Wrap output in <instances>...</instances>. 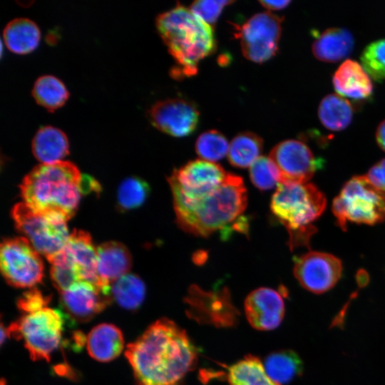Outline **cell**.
<instances>
[{
	"label": "cell",
	"instance_id": "cell-8",
	"mask_svg": "<svg viewBox=\"0 0 385 385\" xmlns=\"http://www.w3.org/2000/svg\"><path fill=\"white\" fill-rule=\"evenodd\" d=\"M11 213L16 228L48 262L64 249L70 235L65 220L37 213L24 202L14 205Z\"/></svg>",
	"mask_w": 385,
	"mask_h": 385
},
{
	"label": "cell",
	"instance_id": "cell-4",
	"mask_svg": "<svg viewBox=\"0 0 385 385\" xmlns=\"http://www.w3.org/2000/svg\"><path fill=\"white\" fill-rule=\"evenodd\" d=\"M155 24L178 63L173 74L186 76L195 74L198 63L215 48L212 26L182 5L160 14Z\"/></svg>",
	"mask_w": 385,
	"mask_h": 385
},
{
	"label": "cell",
	"instance_id": "cell-42",
	"mask_svg": "<svg viewBox=\"0 0 385 385\" xmlns=\"http://www.w3.org/2000/svg\"><path fill=\"white\" fill-rule=\"evenodd\" d=\"M9 337L7 328L4 327V324H1V344L4 342V340Z\"/></svg>",
	"mask_w": 385,
	"mask_h": 385
},
{
	"label": "cell",
	"instance_id": "cell-17",
	"mask_svg": "<svg viewBox=\"0 0 385 385\" xmlns=\"http://www.w3.org/2000/svg\"><path fill=\"white\" fill-rule=\"evenodd\" d=\"M63 250L76 270L81 282H88L106 295L111 296L104 291L98 277L97 248L88 232L74 230L70 234Z\"/></svg>",
	"mask_w": 385,
	"mask_h": 385
},
{
	"label": "cell",
	"instance_id": "cell-18",
	"mask_svg": "<svg viewBox=\"0 0 385 385\" xmlns=\"http://www.w3.org/2000/svg\"><path fill=\"white\" fill-rule=\"evenodd\" d=\"M97 255L98 277L104 291L111 295L112 284L129 272L132 265L131 255L124 245L115 241L98 246Z\"/></svg>",
	"mask_w": 385,
	"mask_h": 385
},
{
	"label": "cell",
	"instance_id": "cell-16",
	"mask_svg": "<svg viewBox=\"0 0 385 385\" xmlns=\"http://www.w3.org/2000/svg\"><path fill=\"white\" fill-rule=\"evenodd\" d=\"M61 302L66 313L74 321L85 322L104 309L111 296L86 282H79L61 292Z\"/></svg>",
	"mask_w": 385,
	"mask_h": 385
},
{
	"label": "cell",
	"instance_id": "cell-23",
	"mask_svg": "<svg viewBox=\"0 0 385 385\" xmlns=\"http://www.w3.org/2000/svg\"><path fill=\"white\" fill-rule=\"evenodd\" d=\"M41 33L38 26L27 18H16L9 21L3 31L6 47L12 52L25 54L38 46Z\"/></svg>",
	"mask_w": 385,
	"mask_h": 385
},
{
	"label": "cell",
	"instance_id": "cell-19",
	"mask_svg": "<svg viewBox=\"0 0 385 385\" xmlns=\"http://www.w3.org/2000/svg\"><path fill=\"white\" fill-rule=\"evenodd\" d=\"M332 82L339 95L354 99L366 98L373 91L370 76L361 64L351 59H346L340 64Z\"/></svg>",
	"mask_w": 385,
	"mask_h": 385
},
{
	"label": "cell",
	"instance_id": "cell-28",
	"mask_svg": "<svg viewBox=\"0 0 385 385\" xmlns=\"http://www.w3.org/2000/svg\"><path fill=\"white\" fill-rule=\"evenodd\" d=\"M111 292L121 307L133 310L142 304L145 296V286L138 275L128 273L112 284Z\"/></svg>",
	"mask_w": 385,
	"mask_h": 385
},
{
	"label": "cell",
	"instance_id": "cell-29",
	"mask_svg": "<svg viewBox=\"0 0 385 385\" xmlns=\"http://www.w3.org/2000/svg\"><path fill=\"white\" fill-rule=\"evenodd\" d=\"M32 95L37 103L51 111L61 107L68 98L65 85L51 75L41 76L35 81Z\"/></svg>",
	"mask_w": 385,
	"mask_h": 385
},
{
	"label": "cell",
	"instance_id": "cell-39",
	"mask_svg": "<svg viewBox=\"0 0 385 385\" xmlns=\"http://www.w3.org/2000/svg\"><path fill=\"white\" fill-rule=\"evenodd\" d=\"M262 6L269 10H279L285 8L290 1H260Z\"/></svg>",
	"mask_w": 385,
	"mask_h": 385
},
{
	"label": "cell",
	"instance_id": "cell-30",
	"mask_svg": "<svg viewBox=\"0 0 385 385\" xmlns=\"http://www.w3.org/2000/svg\"><path fill=\"white\" fill-rule=\"evenodd\" d=\"M148 184L138 177H130L120 184L117 192L118 205L121 210H129L142 205L147 199Z\"/></svg>",
	"mask_w": 385,
	"mask_h": 385
},
{
	"label": "cell",
	"instance_id": "cell-35",
	"mask_svg": "<svg viewBox=\"0 0 385 385\" xmlns=\"http://www.w3.org/2000/svg\"><path fill=\"white\" fill-rule=\"evenodd\" d=\"M232 3V1L197 0L193 1L189 9L200 19L212 26L218 19L223 8Z\"/></svg>",
	"mask_w": 385,
	"mask_h": 385
},
{
	"label": "cell",
	"instance_id": "cell-6",
	"mask_svg": "<svg viewBox=\"0 0 385 385\" xmlns=\"http://www.w3.org/2000/svg\"><path fill=\"white\" fill-rule=\"evenodd\" d=\"M338 226L346 230L348 222L374 225L385 220V192L377 189L366 175L352 177L332 202Z\"/></svg>",
	"mask_w": 385,
	"mask_h": 385
},
{
	"label": "cell",
	"instance_id": "cell-12",
	"mask_svg": "<svg viewBox=\"0 0 385 385\" xmlns=\"http://www.w3.org/2000/svg\"><path fill=\"white\" fill-rule=\"evenodd\" d=\"M293 272L303 288L322 294L331 289L339 280L342 265L332 254L310 251L296 258Z\"/></svg>",
	"mask_w": 385,
	"mask_h": 385
},
{
	"label": "cell",
	"instance_id": "cell-34",
	"mask_svg": "<svg viewBox=\"0 0 385 385\" xmlns=\"http://www.w3.org/2000/svg\"><path fill=\"white\" fill-rule=\"evenodd\" d=\"M361 66L374 80H385V38L368 44L361 54Z\"/></svg>",
	"mask_w": 385,
	"mask_h": 385
},
{
	"label": "cell",
	"instance_id": "cell-22",
	"mask_svg": "<svg viewBox=\"0 0 385 385\" xmlns=\"http://www.w3.org/2000/svg\"><path fill=\"white\" fill-rule=\"evenodd\" d=\"M34 157L41 163L61 161L68 154V141L65 133L53 126H43L32 140Z\"/></svg>",
	"mask_w": 385,
	"mask_h": 385
},
{
	"label": "cell",
	"instance_id": "cell-20",
	"mask_svg": "<svg viewBox=\"0 0 385 385\" xmlns=\"http://www.w3.org/2000/svg\"><path fill=\"white\" fill-rule=\"evenodd\" d=\"M354 45L352 34L344 28H329L320 33L312 44L314 56L319 60L334 63L347 57Z\"/></svg>",
	"mask_w": 385,
	"mask_h": 385
},
{
	"label": "cell",
	"instance_id": "cell-14",
	"mask_svg": "<svg viewBox=\"0 0 385 385\" xmlns=\"http://www.w3.org/2000/svg\"><path fill=\"white\" fill-rule=\"evenodd\" d=\"M148 118L160 131L174 137H185L197 128L199 111L190 101L169 98L153 104L148 111Z\"/></svg>",
	"mask_w": 385,
	"mask_h": 385
},
{
	"label": "cell",
	"instance_id": "cell-31",
	"mask_svg": "<svg viewBox=\"0 0 385 385\" xmlns=\"http://www.w3.org/2000/svg\"><path fill=\"white\" fill-rule=\"evenodd\" d=\"M229 143L218 130H210L200 134L195 143V151L203 160L215 163L227 155Z\"/></svg>",
	"mask_w": 385,
	"mask_h": 385
},
{
	"label": "cell",
	"instance_id": "cell-32",
	"mask_svg": "<svg viewBox=\"0 0 385 385\" xmlns=\"http://www.w3.org/2000/svg\"><path fill=\"white\" fill-rule=\"evenodd\" d=\"M252 184L260 190H269L280 183L279 172L270 157H259L250 167Z\"/></svg>",
	"mask_w": 385,
	"mask_h": 385
},
{
	"label": "cell",
	"instance_id": "cell-26",
	"mask_svg": "<svg viewBox=\"0 0 385 385\" xmlns=\"http://www.w3.org/2000/svg\"><path fill=\"white\" fill-rule=\"evenodd\" d=\"M229 385H280L267 374L256 356L247 355L228 367Z\"/></svg>",
	"mask_w": 385,
	"mask_h": 385
},
{
	"label": "cell",
	"instance_id": "cell-36",
	"mask_svg": "<svg viewBox=\"0 0 385 385\" xmlns=\"http://www.w3.org/2000/svg\"><path fill=\"white\" fill-rule=\"evenodd\" d=\"M48 302V297L44 296L38 289H33L23 294L18 300L17 305L26 314L46 307Z\"/></svg>",
	"mask_w": 385,
	"mask_h": 385
},
{
	"label": "cell",
	"instance_id": "cell-24",
	"mask_svg": "<svg viewBox=\"0 0 385 385\" xmlns=\"http://www.w3.org/2000/svg\"><path fill=\"white\" fill-rule=\"evenodd\" d=\"M318 115L325 128L339 131L350 124L353 117V108L349 101L343 96L331 93L322 99Z\"/></svg>",
	"mask_w": 385,
	"mask_h": 385
},
{
	"label": "cell",
	"instance_id": "cell-9",
	"mask_svg": "<svg viewBox=\"0 0 385 385\" xmlns=\"http://www.w3.org/2000/svg\"><path fill=\"white\" fill-rule=\"evenodd\" d=\"M0 266L7 282L16 287H32L43 276L40 254L23 237L6 239L1 243Z\"/></svg>",
	"mask_w": 385,
	"mask_h": 385
},
{
	"label": "cell",
	"instance_id": "cell-37",
	"mask_svg": "<svg viewBox=\"0 0 385 385\" xmlns=\"http://www.w3.org/2000/svg\"><path fill=\"white\" fill-rule=\"evenodd\" d=\"M366 177L374 187L385 192V158L375 163Z\"/></svg>",
	"mask_w": 385,
	"mask_h": 385
},
{
	"label": "cell",
	"instance_id": "cell-38",
	"mask_svg": "<svg viewBox=\"0 0 385 385\" xmlns=\"http://www.w3.org/2000/svg\"><path fill=\"white\" fill-rule=\"evenodd\" d=\"M352 298V295L351 296L350 300ZM350 300L344 304L343 308L340 310V312L335 316V317L333 319L332 323H331V327H340L342 328V326L344 325V317L346 316V314L347 312L348 307L350 302Z\"/></svg>",
	"mask_w": 385,
	"mask_h": 385
},
{
	"label": "cell",
	"instance_id": "cell-1",
	"mask_svg": "<svg viewBox=\"0 0 385 385\" xmlns=\"http://www.w3.org/2000/svg\"><path fill=\"white\" fill-rule=\"evenodd\" d=\"M138 385H180L196 366L197 351L186 332L162 318L127 346Z\"/></svg>",
	"mask_w": 385,
	"mask_h": 385
},
{
	"label": "cell",
	"instance_id": "cell-11",
	"mask_svg": "<svg viewBox=\"0 0 385 385\" xmlns=\"http://www.w3.org/2000/svg\"><path fill=\"white\" fill-rule=\"evenodd\" d=\"M227 175L219 164L198 159L174 170L167 180L173 198L193 200L217 188Z\"/></svg>",
	"mask_w": 385,
	"mask_h": 385
},
{
	"label": "cell",
	"instance_id": "cell-15",
	"mask_svg": "<svg viewBox=\"0 0 385 385\" xmlns=\"http://www.w3.org/2000/svg\"><path fill=\"white\" fill-rule=\"evenodd\" d=\"M245 312L250 325L257 330L276 329L284 316V303L279 292L267 287L251 292L245 301Z\"/></svg>",
	"mask_w": 385,
	"mask_h": 385
},
{
	"label": "cell",
	"instance_id": "cell-5",
	"mask_svg": "<svg viewBox=\"0 0 385 385\" xmlns=\"http://www.w3.org/2000/svg\"><path fill=\"white\" fill-rule=\"evenodd\" d=\"M327 205L324 194L314 184L279 183L272 197L270 210L286 228L291 250L308 247L317 232L314 222Z\"/></svg>",
	"mask_w": 385,
	"mask_h": 385
},
{
	"label": "cell",
	"instance_id": "cell-41",
	"mask_svg": "<svg viewBox=\"0 0 385 385\" xmlns=\"http://www.w3.org/2000/svg\"><path fill=\"white\" fill-rule=\"evenodd\" d=\"M356 282L359 287H364L369 281L367 272L364 270H359L356 275Z\"/></svg>",
	"mask_w": 385,
	"mask_h": 385
},
{
	"label": "cell",
	"instance_id": "cell-2",
	"mask_svg": "<svg viewBox=\"0 0 385 385\" xmlns=\"http://www.w3.org/2000/svg\"><path fill=\"white\" fill-rule=\"evenodd\" d=\"M173 199L176 222L185 232L207 237L217 230H236L247 205L242 178L227 173L220 185L193 200Z\"/></svg>",
	"mask_w": 385,
	"mask_h": 385
},
{
	"label": "cell",
	"instance_id": "cell-13",
	"mask_svg": "<svg viewBox=\"0 0 385 385\" xmlns=\"http://www.w3.org/2000/svg\"><path fill=\"white\" fill-rule=\"evenodd\" d=\"M269 157L279 172L280 183H307L321 165L305 143L294 139L276 145Z\"/></svg>",
	"mask_w": 385,
	"mask_h": 385
},
{
	"label": "cell",
	"instance_id": "cell-27",
	"mask_svg": "<svg viewBox=\"0 0 385 385\" xmlns=\"http://www.w3.org/2000/svg\"><path fill=\"white\" fill-rule=\"evenodd\" d=\"M263 148L262 138L250 132L237 135L230 143L227 158L234 167L245 168L260 157Z\"/></svg>",
	"mask_w": 385,
	"mask_h": 385
},
{
	"label": "cell",
	"instance_id": "cell-21",
	"mask_svg": "<svg viewBox=\"0 0 385 385\" xmlns=\"http://www.w3.org/2000/svg\"><path fill=\"white\" fill-rule=\"evenodd\" d=\"M123 336L121 331L111 324H101L92 329L86 339L90 356L99 361L115 359L123 351Z\"/></svg>",
	"mask_w": 385,
	"mask_h": 385
},
{
	"label": "cell",
	"instance_id": "cell-40",
	"mask_svg": "<svg viewBox=\"0 0 385 385\" xmlns=\"http://www.w3.org/2000/svg\"><path fill=\"white\" fill-rule=\"evenodd\" d=\"M376 140L379 148L385 152V120L381 121L377 127Z\"/></svg>",
	"mask_w": 385,
	"mask_h": 385
},
{
	"label": "cell",
	"instance_id": "cell-43",
	"mask_svg": "<svg viewBox=\"0 0 385 385\" xmlns=\"http://www.w3.org/2000/svg\"><path fill=\"white\" fill-rule=\"evenodd\" d=\"M1 385H6V381L4 379H2L1 381Z\"/></svg>",
	"mask_w": 385,
	"mask_h": 385
},
{
	"label": "cell",
	"instance_id": "cell-10",
	"mask_svg": "<svg viewBox=\"0 0 385 385\" xmlns=\"http://www.w3.org/2000/svg\"><path fill=\"white\" fill-rule=\"evenodd\" d=\"M282 19L270 12L255 14L245 22L236 34L244 56L255 63H263L278 50Z\"/></svg>",
	"mask_w": 385,
	"mask_h": 385
},
{
	"label": "cell",
	"instance_id": "cell-3",
	"mask_svg": "<svg viewBox=\"0 0 385 385\" xmlns=\"http://www.w3.org/2000/svg\"><path fill=\"white\" fill-rule=\"evenodd\" d=\"M81 180L79 170L71 162L41 163L24 178L21 195L34 212L56 215L67 222L78 206Z\"/></svg>",
	"mask_w": 385,
	"mask_h": 385
},
{
	"label": "cell",
	"instance_id": "cell-25",
	"mask_svg": "<svg viewBox=\"0 0 385 385\" xmlns=\"http://www.w3.org/2000/svg\"><path fill=\"white\" fill-rule=\"evenodd\" d=\"M268 376L279 384H287L303 372V362L292 350H281L268 355L265 360Z\"/></svg>",
	"mask_w": 385,
	"mask_h": 385
},
{
	"label": "cell",
	"instance_id": "cell-33",
	"mask_svg": "<svg viewBox=\"0 0 385 385\" xmlns=\"http://www.w3.org/2000/svg\"><path fill=\"white\" fill-rule=\"evenodd\" d=\"M50 274L54 287L61 292L81 282L79 275L63 250L50 262Z\"/></svg>",
	"mask_w": 385,
	"mask_h": 385
},
{
	"label": "cell",
	"instance_id": "cell-7",
	"mask_svg": "<svg viewBox=\"0 0 385 385\" xmlns=\"http://www.w3.org/2000/svg\"><path fill=\"white\" fill-rule=\"evenodd\" d=\"M62 312L45 307L26 314L8 327L9 337L23 339L31 358L48 361L59 346L63 327Z\"/></svg>",
	"mask_w": 385,
	"mask_h": 385
}]
</instances>
